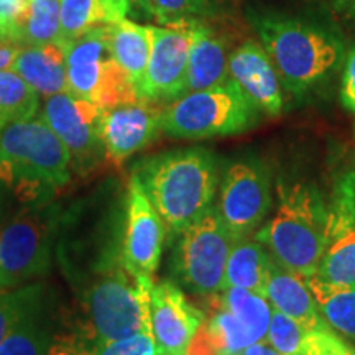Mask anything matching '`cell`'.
Instances as JSON below:
<instances>
[{"label": "cell", "instance_id": "74e56055", "mask_svg": "<svg viewBox=\"0 0 355 355\" xmlns=\"http://www.w3.org/2000/svg\"><path fill=\"white\" fill-rule=\"evenodd\" d=\"M21 46L15 43H3L0 44V71L10 68L12 61L15 60L17 53H19Z\"/></svg>", "mask_w": 355, "mask_h": 355}, {"label": "cell", "instance_id": "2e32d148", "mask_svg": "<svg viewBox=\"0 0 355 355\" xmlns=\"http://www.w3.org/2000/svg\"><path fill=\"white\" fill-rule=\"evenodd\" d=\"M229 78L265 114H282V83L268 53L259 43H243L229 56Z\"/></svg>", "mask_w": 355, "mask_h": 355}, {"label": "cell", "instance_id": "6da1fadb", "mask_svg": "<svg viewBox=\"0 0 355 355\" xmlns=\"http://www.w3.org/2000/svg\"><path fill=\"white\" fill-rule=\"evenodd\" d=\"M135 175L171 235L211 209L219 186L216 157L204 148L155 155L140 163Z\"/></svg>", "mask_w": 355, "mask_h": 355}, {"label": "cell", "instance_id": "ee69618b", "mask_svg": "<svg viewBox=\"0 0 355 355\" xmlns=\"http://www.w3.org/2000/svg\"><path fill=\"white\" fill-rule=\"evenodd\" d=\"M349 355H355V345L349 344Z\"/></svg>", "mask_w": 355, "mask_h": 355}, {"label": "cell", "instance_id": "cb8c5ba5", "mask_svg": "<svg viewBox=\"0 0 355 355\" xmlns=\"http://www.w3.org/2000/svg\"><path fill=\"white\" fill-rule=\"evenodd\" d=\"M43 291L21 314L12 331L8 332L0 355H51L53 336L43 314Z\"/></svg>", "mask_w": 355, "mask_h": 355}, {"label": "cell", "instance_id": "4fadbf2b", "mask_svg": "<svg viewBox=\"0 0 355 355\" xmlns=\"http://www.w3.org/2000/svg\"><path fill=\"white\" fill-rule=\"evenodd\" d=\"M102 107L61 92L48 97L42 119L63 140L71 153V165L89 168L105 155L101 140Z\"/></svg>", "mask_w": 355, "mask_h": 355}, {"label": "cell", "instance_id": "30bf717a", "mask_svg": "<svg viewBox=\"0 0 355 355\" xmlns=\"http://www.w3.org/2000/svg\"><path fill=\"white\" fill-rule=\"evenodd\" d=\"M272 207L270 173L261 163L241 162L227 168L217 211L235 239L255 234Z\"/></svg>", "mask_w": 355, "mask_h": 355}, {"label": "cell", "instance_id": "3957f363", "mask_svg": "<svg viewBox=\"0 0 355 355\" xmlns=\"http://www.w3.org/2000/svg\"><path fill=\"white\" fill-rule=\"evenodd\" d=\"M278 193L277 212L255 237L279 265L308 282L329 243V209L311 186H279Z\"/></svg>", "mask_w": 355, "mask_h": 355}, {"label": "cell", "instance_id": "8fae6325", "mask_svg": "<svg viewBox=\"0 0 355 355\" xmlns=\"http://www.w3.org/2000/svg\"><path fill=\"white\" fill-rule=\"evenodd\" d=\"M166 227L150 202L137 175L130 178L127 191L125 230L122 242V263L133 278L153 285L165 243Z\"/></svg>", "mask_w": 355, "mask_h": 355}, {"label": "cell", "instance_id": "5b68a950", "mask_svg": "<svg viewBox=\"0 0 355 355\" xmlns=\"http://www.w3.org/2000/svg\"><path fill=\"white\" fill-rule=\"evenodd\" d=\"M259 107L232 79L188 92L162 110L159 128L183 140H204L242 133L254 125Z\"/></svg>", "mask_w": 355, "mask_h": 355}, {"label": "cell", "instance_id": "9a60e30c", "mask_svg": "<svg viewBox=\"0 0 355 355\" xmlns=\"http://www.w3.org/2000/svg\"><path fill=\"white\" fill-rule=\"evenodd\" d=\"M162 110L153 102L135 101L102 109L101 140L107 158L125 162L157 137Z\"/></svg>", "mask_w": 355, "mask_h": 355}, {"label": "cell", "instance_id": "ac0fdd59", "mask_svg": "<svg viewBox=\"0 0 355 355\" xmlns=\"http://www.w3.org/2000/svg\"><path fill=\"white\" fill-rule=\"evenodd\" d=\"M38 96L51 97L68 92L66 48L63 43H46L20 48L10 68Z\"/></svg>", "mask_w": 355, "mask_h": 355}, {"label": "cell", "instance_id": "b9f144b4", "mask_svg": "<svg viewBox=\"0 0 355 355\" xmlns=\"http://www.w3.org/2000/svg\"><path fill=\"white\" fill-rule=\"evenodd\" d=\"M3 43H13V42H10V38H8L7 35L0 30V44H3Z\"/></svg>", "mask_w": 355, "mask_h": 355}, {"label": "cell", "instance_id": "d6986e66", "mask_svg": "<svg viewBox=\"0 0 355 355\" xmlns=\"http://www.w3.org/2000/svg\"><path fill=\"white\" fill-rule=\"evenodd\" d=\"M227 79L229 55L225 40L209 24H193L186 94L217 86Z\"/></svg>", "mask_w": 355, "mask_h": 355}, {"label": "cell", "instance_id": "52a82bcc", "mask_svg": "<svg viewBox=\"0 0 355 355\" xmlns=\"http://www.w3.org/2000/svg\"><path fill=\"white\" fill-rule=\"evenodd\" d=\"M64 48L71 96L102 109L140 101L137 87L110 51L109 25L94 26Z\"/></svg>", "mask_w": 355, "mask_h": 355}, {"label": "cell", "instance_id": "484cf974", "mask_svg": "<svg viewBox=\"0 0 355 355\" xmlns=\"http://www.w3.org/2000/svg\"><path fill=\"white\" fill-rule=\"evenodd\" d=\"M212 298L229 309L252 332L255 343L266 339L273 308L265 296L243 288H224Z\"/></svg>", "mask_w": 355, "mask_h": 355}, {"label": "cell", "instance_id": "ba28073f", "mask_svg": "<svg viewBox=\"0 0 355 355\" xmlns=\"http://www.w3.org/2000/svg\"><path fill=\"white\" fill-rule=\"evenodd\" d=\"M234 237L222 222L217 206L183 230L173 252V273L193 295L211 298L224 290Z\"/></svg>", "mask_w": 355, "mask_h": 355}, {"label": "cell", "instance_id": "ffe728a7", "mask_svg": "<svg viewBox=\"0 0 355 355\" xmlns=\"http://www.w3.org/2000/svg\"><path fill=\"white\" fill-rule=\"evenodd\" d=\"M355 285V229L332 235L316 272L308 279L314 298Z\"/></svg>", "mask_w": 355, "mask_h": 355}, {"label": "cell", "instance_id": "e0dca14e", "mask_svg": "<svg viewBox=\"0 0 355 355\" xmlns=\"http://www.w3.org/2000/svg\"><path fill=\"white\" fill-rule=\"evenodd\" d=\"M266 300L273 309L298 321L309 332L327 326L319 313L308 282L279 265L272 255L266 277Z\"/></svg>", "mask_w": 355, "mask_h": 355}, {"label": "cell", "instance_id": "d4e9b609", "mask_svg": "<svg viewBox=\"0 0 355 355\" xmlns=\"http://www.w3.org/2000/svg\"><path fill=\"white\" fill-rule=\"evenodd\" d=\"M60 38V0H30L13 26L12 42L19 46H38Z\"/></svg>", "mask_w": 355, "mask_h": 355}, {"label": "cell", "instance_id": "f546056e", "mask_svg": "<svg viewBox=\"0 0 355 355\" xmlns=\"http://www.w3.org/2000/svg\"><path fill=\"white\" fill-rule=\"evenodd\" d=\"M319 313L327 326L355 343V285L318 296Z\"/></svg>", "mask_w": 355, "mask_h": 355}, {"label": "cell", "instance_id": "e575fe53", "mask_svg": "<svg viewBox=\"0 0 355 355\" xmlns=\"http://www.w3.org/2000/svg\"><path fill=\"white\" fill-rule=\"evenodd\" d=\"M304 355H349V344L326 326L309 332Z\"/></svg>", "mask_w": 355, "mask_h": 355}, {"label": "cell", "instance_id": "7bdbcfd3", "mask_svg": "<svg viewBox=\"0 0 355 355\" xmlns=\"http://www.w3.org/2000/svg\"><path fill=\"white\" fill-rule=\"evenodd\" d=\"M7 125V122H6V119L2 117V115H0V132H2V128Z\"/></svg>", "mask_w": 355, "mask_h": 355}, {"label": "cell", "instance_id": "277c9868", "mask_svg": "<svg viewBox=\"0 0 355 355\" xmlns=\"http://www.w3.org/2000/svg\"><path fill=\"white\" fill-rule=\"evenodd\" d=\"M254 25L279 83L295 96L316 86L336 68L343 55L339 38L300 20L260 15L254 19Z\"/></svg>", "mask_w": 355, "mask_h": 355}, {"label": "cell", "instance_id": "f1b7e54d", "mask_svg": "<svg viewBox=\"0 0 355 355\" xmlns=\"http://www.w3.org/2000/svg\"><path fill=\"white\" fill-rule=\"evenodd\" d=\"M38 107V94L19 74L0 71V115L7 123L33 119Z\"/></svg>", "mask_w": 355, "mask_h": 355}, {"label": "cell", "instance_id": "d6a6232c", "mask_svg": "<svg viewBox=\"0 0 355 355\" xmlns=\"http://www.w3.org/2000/svg\"><path fill=\"white\" fill-rule=\"evenodd\" d=\"M43 291L42 285H30L15 291H0V345L28 304Z\"/></svg>", "mask_w": 355, "mask_h": 355}, {"label": "cell", "instance_id": "83f0119b", "mask_svg": "<svg viewBox=\"0 0 355 355\" xmlns=\"http://www.w3.org/2000/svg\"><path fill=\"white\" fill-rule=\"evenodd\" d=\"M153 17L162 26L207 24L222 15L224 0H152Z\"/></svg>", "mask_w": 355, "mask_h": 355}, {"label": "cell", "instance_id": "f35d334b", "mask_svg": "<svg viewBox=\"0 0 355 355\" xmlns=\"http://www.w3.org/2000/svg\"><path fill=\"white\" fill-rule=\"evenodd\" d=\"M340 15L355 21V0H327Z\"/></svg>", "mask_w": 355, "mask_h": 355}, {"label": "cell", "instance_id": "603a6c76", "mask_svg": "<svg viewBox=\"0 0 355 355\" xmlns=\"http://www.w3.org/2000/svg\"><path fill=\"white\" fill-rule=\"evenodd\" d=\"M109 44L114 60L128 74L133 86L139 89L152 51L150 26H141L127 19L110 24Z\"/></svg>", "mask_w": 355, "mask_h": 355}, {"label": "cell", "instance_id": "4316f807", "mask_svg": "<svg viewBox=\"0 0 355 355\" xmlns=\"http://www.w3.org/2000/svg\"><path fill=\"white\" fill-rule=\"evenodd\" d=\"M212 313L206 316L202 329L220 355H234L243 352L248 345L255 344L254 336L237 318L212 298Z\"/></svg>", "mask_w": 355, "mask_h": 355}, {"label": "cell", "instance_id": "4dcf8cb0", "mask_svg": "<svg viewBox=\"0 0 355 355\" xmlns=\"http://www.w3.org/2000/svg\"><path fill=\"white\" fill-rule=\"evenodd\" d=\"M309 331L301 326L298 321L279 313L272 311L268 332H266V343L282 355H304L308 345Z\"/></svg>", "mask_w": 355, "mask_h": 355}, {"label": "cell", "instance_id": "f6af8a7d", "mask_svg": "<svg viewBox=\"0 0 355 355\" xmlns=\"http://www.w3.org/2000/svg\"><path fill=\"white\" fill-rule=\"evenodd\" d=\"M234 355H245L243 352H239V354H234Z\"/></svg>", "mask_w": 355, "mask_h": 355}, {"label": "cell", "instance_id": "ab89813d", "mask_svg": "<svg viewBox=\"0 0 355 355\" xmlns=\"http://www.w3.org/2000/svg\"><path fill=\"white\" fill-rule=\"evenodd\" d=\"M245 355H282L278 350H275L272 345H270L266 340H260V343H255L243 350Z\"/></svg>", "mask_w": 355, "mask_h": 355}, {"label": "cell", "instance_id": "bcb514c9", "mask_svg": "<svg viewBox=\"0 0 355 355\" xmlns=\"http://www.w3.org/2000/svg\"><path fill=\"white\" fill-rule=\"evenodd\" d=\"M0 291H6V290H2V286H0Z\"/></svg>", "mask_w": 355, "mask_h": 355}, {"label": "cell", "instance_id": "d590c367", "mask_svg": "<svg viewBox=\"0 0 355 355\" xmlns=\"http://www.w3.org/2000/svg\"><path fill=\"white\" fill-rule=\"evenodd\" d=\"M30 0H0V30L10 38L13 26L21 17Z\"/></svg>", "mask_w": 355, "mask_h": 355}, {"label": "cell", "instance_id": "8992f818", "mask_svg": "<svg viewBox=\"0 0 355 355\" xmlns=\"http://www.w3.org/2000/svg\"><path fill=\"white\" fill-rule=\"evenodd\" d=\"M153 285L133 278L122 260L105 270L86 296L87 329L94 344L152 331L150 290Z\"/></svg>", "mask_w": 355, "mask_h": 355}, {"label": "cell", "instance_id": "7a4b0ae2", "mask_svg": "<svg viewBox=\"0 0 355 355\" xmlns=\"http://www.w3.org/2000/svg\"><path fill=\"white\" fill-rule=\"evenodd\" d=\"M71 153L43 119L10 122L0 132V184L24 202H46L69 183Z\"/></svg>", "mask_w": 355, "mask_h": 355}, {"label": "cell", "instance_id": "1f68e13d", "mask_svg": "<svg viewBox=\"0 0 355 355\" xmlns=\"http://www.w3.org/2000/svg\"><path fill=\"white\" fill-rule=\"evenodd\" d=\"M345 229H355V171L343 178L329 207V239Z\"/></svg>", "mask_w": 355, "mask_h": 355}, {"label": "cell", "instance_id": "7c38bea8", "mask_svg": "<svg viewBox=\"0 0 355 355\" xmlns=\"http://www.w3.org/2000/svg\"><path fill=\"white\" fill-rule=\"evenodd\" d=\"M191 25L150 26L152 51L139 97L146 102H170L186 94Z\"/></svg>", "mask_w": 355, "mask_h": 355}, {"label": "cell", "instance_id": "60d3db41", "mask_svg": "<svg viewBox=\"0 0 355 355\" xmlns=\"http://www.w3.org/2000/svg\"><path fill=\"white\" fill-rule=\"evenodd\" d=\"M132 6V12L133 10H139L141 15L146 17V19H153V6H152V0H128Z\"/></svg>", "mask_w": 355, "mask_h": 355}, {"label": "cell", "instance_id": "836d02e7", "mask_svg": "<svg viewBox=\"0 0 355 355\" xmlns=\"http://www.w3.org/2000/svg\"><path fill=\"white\" fill-rule=\"evenodd\" d=\"M84 355H162V352L152 331H144L117 340L94 344Z\"/></svg>", "mask_w": 355, "mask_h": 355}, {"label": "cell", "instance_id": "8d00e7d4", "mask_svg": "<svg viewBox=\"0 0 355 355\" xmlns=\"http://www.w3.org/2000/svg\"><path fill=\"white\" fill-rule=\"evenodd\" d=\"M340 101H343L345 109L355 114V48L349 53L347 61H345Z\"/></svg>", "mask_w": 355, "mask_h": 355}, {"label": "cell", "instance_id": "5bb4252c", "mask_svg": "<svg viewBox=\"0 0 355 355\" xmlns=\"http://www.w3.org/2000/svg\"><path fill=\"white\" fill-rule=\"evenodd\" d=\"M206 314L191 304L181 288L162 282L150 290V324L162 355H184Z\"/></svg>", "mask_w": 355, "mask_h": 355}, {"label": "cell", "instance_id": "7402d4cb", "mask_svg": "<svg viewBox=\"0 0 355 355\" xmlns=\"http://www.w3.org/2000/svg\"><path fill=\"white\" fill-rule=\"evenodd\" d=\"M270 254L255 234L235 239L225 266L224 288H243L266 298Z\"/></svg>", "mask_w": 355, "mask_h": 355}, {"label": "cell", "instance_id": "9c48e42d", "mask_svg": "<svg viewBox=\"0 0 355 355\" xmlns=\"http://www.w3.org/2000/svg\"><path fill=\"white\" fill-rule=\"evenodd\" d=\"M51 214L21 211L0 230V286L13 290L43 277L51 265Z\"/></svg>", "mask_w": 355, "mask_h": 355}, {"label": "cell", "instance_id": "44dd1931", "mask_svg": "<svg viewBox=\"0 0 355 355\" xmlns=\"http://www.w3.org/2000/svg\"><path fill=\"white\" fill-rule=\"evenodd\" d=\"M132 12L128 0H60V43H71L91 28L117 24Z\"/></svg>", "mask_w": 355, "mask_h": 355}]
</instances>
